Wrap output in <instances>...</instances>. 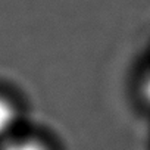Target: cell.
Wrapping results in <instances>:
<instances>
[{"label": "cell", "instance_id": "1", "mask_svg": "<svg viewBox=\"0 0 150 150\" xmlns=\"http://www.w3.org/2000/svg\"><path fill=\"white\" fill-rule=\"evenodd\" d=\"M19 121V109L16 103L6 94L0 93V138H9Z\"/></svg>", "mask_w": 150, "mask_h": 150}, {"label": "cell", "instance_id": "2", "mask_svg": "<svg viewBox=\"0 0 150 150\" xmlns=\"http://www.w3.org/2000/svg\"><path fill=\"white\" fill-rule=\"evenodd\" d=\"M0 150H52L50 146L38 137L31 135H11L6 138Z\"/></svg>", "mask_w": 150, "mask_h": 150}, {"label": "cell", "instance_id": "3", "mask_svg": "<svg viewBox=\"0 0 150 150\" xmlns=\"http://www.w3.org/2000/svg\"><path fill=\"white\" fill-rule=\"evenodd\" d=\"M141 94L147 105H150V71L141 81Z\"/></svg>", "mask_w": 150, "mask_h": 150}]
</instances>
